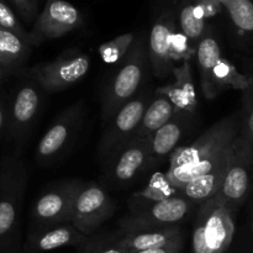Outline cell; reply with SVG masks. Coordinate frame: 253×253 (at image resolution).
Listing matches in <instances>:
<instances>
[{
    "mask_svg": "<svg viewBox=\"0 0 253 253\" xmlns=\"http://www.w3.org/2000/svg\"><path fill=\"white\" fill-rule=\"evenodd\" d=\"M184 247V235H182L178 239L163 245V246L153 247V249L143 250V251H137L132 253H180Z\"/></svg>",
    "mask_w": 253,
    "mask_h": 253,
    "instance_id": "34",
    "label": "cell"
},
{
    "mask_svg": "<svg viewBox=\"0 0 253 253\" xmlns=\"http://www.w3.org/2000/svg\"><path fill=\"white\" fill-rule=\"evenodd\" d=\"M150 138L135 137L105 161L103 182L115 189L127 187L150 168Z\"/></svg>",
    "mask_w": 253,
    "mask_h": 253,
    "instance_id": "9",
    "label": "cell"
},
{
    "mask_svg": "<svg viewBox=\"0 0 253 253\" xmlns=\"http://www.w3.org/2000/svg\"><path fill=\"white\" fill-rule=\"evenodd\" d=\"M6 121H7V105L4 99L0 96V138H1L2 132L6 130Z\"/></svg>",
    "mask_w": 253,
    "mask_h": 253,
    "instance_id": "35",
    "label": "cell"
},
{
    "mask_svg": "<svg viewBox=\"0 0 253 253\" xmlns=\"http://www.w3.org/2000/svg\"><path fill=\"white\" fill-rule=\"evenodd\" d=\"M253 184V146L237 136L227 163L226 174L217 195L236 210L250 195Z\"/></svg>",
    "mask_w": 253,
    "mask_h": 253,
    "instance_id": "8",
    "label": "cell"
},
{
    "mask_svg": "<svg viewBox=\"0 0 253 253\" xmlns=\"http://www.w3.org/2000/svg\"><path fill=\"white\" fill-rule=\"evenodd\" d=\"M241 127L240 113L222 118L188 146H180L169 158L167 175L178 190L192 180L216 172L229 162Z\"/></svg>",
    "mask_w": 253,
    "mask_h": 253,
    "instance_id": "1",
    "label": "cell"
},
{
    "mask_svg": "<svg viewBox=\"0 0 253 253\" xmlns=\"http://www.w3.org/2000/svg\"><path fill=\"white\" fill-rule=\"evenodd\" d=\"M15 10L26 24H35L37 19V7L40 0H9Z\"/></svg>",
    "mask_w": 253,
    "mask_h": 253,
    "instance_id": "31",
    "label": "cell"
},
{
    "mask_svg": "<svg viewBox=\"0 0 253 253\" xmlns=\"http://www.w3.org/2000/svg\"><path fill=\"white\" fill-rule=\"evenodd\" d=\"M88 242V236L82 234L71 222L32 227L27 236L26 251L29 253L49 252L63 247L81 246Z\"/></svg>",
    "mask_w": 253,
    "mask_h": 253,
    "instance_id": "15",
    "label": "cell"
},
{
    "mask_svg": "<svg viewBox=\"0 0 253 253\" xmlns=\"http://www.w3.org/2000/svg\"><path fill=\"white\" fill-rule=\"evenodd\" d=\"M135 39L136 37L133 34H124L119 35V36L114 37L110 41L100 44L98 52L100 54L101 59L108 64L121 62V59L126 56L128 49L132 46Z\"/></svg>",
    "mask_w": 253,
    "mask_h": 253,
    "instance_id": "26",
    "label": "cell"
},
{
    "mask_svg": "<svg viewBox=\"0 0 253 253\" xmlns=\"http://www.w3.org/2000/svg\"><path fill=\"white\" fill-rule=\"evenodd\" d=\"M225 1H226V0H220V2H221V4H224Z\"/></svg>",
    "mask_w": 253,
    "mask_h": 253,
    "instance_id": "38",
    "label": "cell"
},
{
    "mask_svg": "<svg viewBox=\"0 0 253 253\" xmlns=\"http://www.w3.org/2000/svg\"><path fill=\"white\" fill-rule=\"evenodd\" d=\"M214 84L217 94L227 88L240 89L245 91L253 85V78L240 73L239 69L229 59L221 57L215 68Z\"/></svg>",
    "mask_w": 253,
    "mask_h": 253,
    "instance_id": "24",
    "label": "cell"
},
{
    "mask_svg": "<svg viewBox=\"0 0 253 253\" xmlns=\"http://www.w3.org/2000/svg\"><path fill=\"white\" fill-rule=\"evenodd\" d=\"M194 205L193 200L179 193L163 202L130 210L119 222L120 232L135 234L179 226L180 222L190 214Z\"/></svg>",
    "mask_w": 253,
    "mask_h": 253,
    "instance_id": "5",
    "label": "cell"
},
{
    "mask_svg": "<svg viewBox=\"0 0 253 253\" xmlns=\"http://www.w3.org/2000/svg\"><path fill=\"white\" fill-rule=\"evenodd\" d=\"M6 74H7V72L5 71L4 68H1V67H0V82L2 81V78H4V77L6 76Z\"/></svg>",
    "mask_w": 253,
    "mask_h": 253,
    "instance_id": "36",
    "label": "cell"
},
{
    "mask_svg": "<svg viewBox=\"0 0 253 253\" xmlns=\"http://www.w3.org/2000/svg\"><path fill=\"white\" fill-rule=\"evenodd\" d=\"M179 29L195 44L207 34V21L198 19L194 14V5H185L179 14Z\"/></svg>",
    "mask_w": 253,
    "mask_h": 253,
    "instance_id": "27",
    "label": "cell"
},
{
    "mask_svg": "<svg viewBox=\"0 0 253 253\" xmlns=\"http://www.w3.org/2000/svg\"><path fill=\"white\" fill-rule=\"evenodd\" d=\"M199 205L192 234L193 253H225L234 240L235 212L217 194Z\"/></svg>",
    "mask_w": 253,
    "mask_h": 253,
    "instance_id": "3",
    "label": "cell"
},
{
    "mask_svg": "<svg viewBox=\"0 0 253 253\" xmlns=\"http://www.w3.org/2000/svg\"><path fill=\"white\" fill-rule=\"evenodd\" d=\"M175 111L177 110H175L174 105L167 96L155 91V95L152 96L145 114H143L136 137L150 138L156 131L160 130L172 119Z\"/></svg>",
    "mask_w": 253,
    "mask_h": 253,
    "instance_id": "22",
    "label": "cell"
},
{
    "mask_svg": "<svg viewBox=\"0 0 253 253\" xmlns=\"http://www.w3.org/2000/svg\"><path fill=\"white\" fill-rule=\"evenodd\" d=\"M115 202L98 183H83L72 210L71 224L85 236H90L113 216Z\"/></svg>",
    "mask_w": 253,
    "mask_h": 253,
    "instance_id": "11",
    "label": "cell"
},
{
    "mask_svg": "<svg viewBox=\"0 0 253 253\" xmlns=\"http://www.w3.org/2000/svg\"><path fill=\"white\" fill-rule=\"evenodd\" d=\"M232 24L242 32L253 34V2L251 0H226L224 2Z\"/></svg>",
    "mask_w": 253,
    "mask_h": 253,
    "instance_id": "25",
    "label": "cell"
},
{
    "mask_svg": "<svg viewBox=\"0 0 253 253\" xmlns=\"http://www.w3.org/2000/svg\"><path fill=\"white\" fill-rule=\"evenodd\" d=\"M84 118L82 101L74 103L57 115L36 147V161L49 165L58 160L76 138Z\"/></svg>",
    "mask_w": 253,
    "mask_h": 253,
    "instance_id": "12",
    "label": "cell"
},
{
    "mask_svg": "<svg viewBox=\"0 0 253 253\" xmlns=\"http://www.w3.org/2000/svg\"><path fill=\"white\" fill-rule=\"evenodd\" d=\"M222 4L220 0H203L194 5V14L198 19H209L219 14Z\"/></svg>",
    "mask_w": 253,
    "mask_h": 253,
    "instance_id": "33",
    "label": "cell"
},
{
    "mask_svg": "<svg viewBox=\"0 0 253 253\" xmlns=\"http://www.w3.org/2000/svg\"><path fill=\"white\" fill-rule=\"evenodd\" d=\"M197 47L179 27H175L170 40V59L173 63L192 61L197 57Z\"/></svg>",
    "mask_w": 253,
    "mask_h": 253,
    "instance_id": "28",
    "label": "cell"
},
{
    "mask_svg": "<svg viewBox=\"0 0 253 253\" xmlns=\"http://www.w3.org/2000/svg\"><path fill=\"white\" fill-rule=\"evenodd\" d=\"M82 184L76 179L66 180L47 188L40 194L31 209L32 227L71 222L74 200Z\"/></svg>",
    "mask_w": 253,
    "mask_h": 253,
    "instance_id": "13",
    "label": "cell"
},
{
    "mask_svg": "<svg viewBox=\"0 0 253 253\" xmlns=\"http://www.w3.org/2000/svg\"><path fill=\"white\" fill-rule=\"evenodd\" d=\"M182 235L183 231L180 226H174L163 230H156V231L135 232V234L120 232V236L113 237V241L120 249L132 253L153 249V247L163 246V245L180 237Z\"/></svg>",
    "mask_w": 253,
    "mask_h": 253,
    "instance_id": "20",
    "label": "cell"
},
{
    "mask_svg": "<svg viewBox=\"0 0 253 253\" xmlns=\"http://www.w3.org/2000/svg\"><path fill=\"white\" fill-rule=\"evenodd\" d=\"M221 49L216 37L208 32L203 36L197 47V63L200 74V84L204 98L212 100L216 98L217 93L215 90L214 73L220 58H221Z\"/></svg>",
    "mask_w": 253,
    "mask_h": 253,
    "instance_id": "19",
    "label": "cell"
},
{
    "mask_svg": "<svg viewBox=\"0 0 253 253\" xmlns=\"http://www.w3.org/2000/svg\"><path fill=\"white\" fill-rule=\"evenodd\" d=\"M179 193V190L170 183L167 173L157 172L150 178L147 185L142 190L131 195L128 200V207H130V210L141 209L155 203L169 199Z\"/></svg>",
    "mask_w": 253,
    "mask_h": 253,
    "instance_id": "21",
    "label": "cell"
},
{
    "mask_svg": "<svg viewBox=\"0 0 253 253\" xmlns=\"http://www.w3.org/2000/svg\"><path fill=\"white\" fill-rule=\"evenodd\" d=\"M0 26L9 31L14 32L15 35L26 41L30 44L29 41V32L25 30L20 20L17 19L16 14L12 11L11 7L5 2V0H0Z\"/></svg>",
    "mask_w": 253,
    "mask_h": 253,
    "instance_id": "30",
    "label": "cell"
},
{
    "mask_svg": "<svg viewBox=\"0 0 253 253\" xmlns=\"http://www.w3.org/2000/svg\"><path fill=\"white\" fill-rule=\"evenodd\" d=\"M251 230H252V239H253V207H252V214H251Z\"/></svg>",
    "mask_w": 253,
    "mask_h": 253,
    "instance_id": "37",
    "label": "cell"
},
{
    "mask_svg": "<svg viewBox=\"0 0 253 253\" xmlns=\"http://www.w3.org/2000/svg\"><path fill=\"white\" fill-rule=\"evenodd\" d=\"M177 24L172 15L166 14L153 24L148 37V59L153 74L158 79L172 74L174 63L170 59V40Z\"/></svg>",
    "mask_w": 253,
    "mask_h": 253,
    "instance_id": "16",
    "label": "cell"
},
{
    "mask_svg": "<svg viewBox=\"0 0 253 253\" xmlns=\"http://www.w3.org/2000/svg\"><path fill=\"white\" fill-rule=\"evenodd\" d=\"M239 113L241 119L239 136L253 146V85L244 91L242 109Z\"/></svg>",
    "mask_w": 253,
    "mask_h": 253,
    "instance_id": "29",
    "label": "cell"
},
{
    "mask_svg": "<svg viewBox=\"0 0 253 253\" xmlns=\"http://www.w3.org/2000/svg\"><path fill=\"white\" fill-rule=\"evenodd\" d=\"M43 89L32 78L22 83L15 91L11 103L7 106L6 132L16 143L17 150L25 145L29 138L42 108Z\"/></svg>",
    "mask_w": 253,
    "mask_h": 253,
    "instance_id": "10",
    "label": "cell"
},
{
    "mask_svg": "<svg viewBox=\"0 0 253 253\" xmlns=\"http://www.w3.org/2000/svg\"><path fill=\"white\" fill-rule=\"evenodd\" d=\"M91 59L89 54L72 49L51 62L36 64L27 71L44 91L56 93L78 83L88 74Z\"/></svg>",
    "mask_w": 253,
    "mask_h": 253,
    "instance_id": "7",
    "label": "cell"
},
{
    "mask_svg": "<svg viewBox=\"0 0 253 253\" xmlns=\"http://www.w3.org/2000/svg\"><path fill=\"white\" fill-rule=\"evenodd\" d=\"M81 253H130L125 250L116 246L115 242L113 241V237H110L106 241H93L86 242L84 245L83 250Z\"/></svg>",
    "mask_w": 253,
    "mask_h": 253,
    "instance_id": "32",
    "label": "cell"
},
{
    "mask_svg": "<svg viewBox=\"0 0 253 253\" xmlns=\"http://www.w3.org/2000/svg\"><path fill=\"white\" fill-rule=\"evenodd\" d=\"M148 49L142 36L133 41L126 56L121 59L120 68L109 82L103 96L101 116L108 124L119 109L136 96L140 90L141 82L146 71Z\"/></svg>",
    "mask_w": 253,
    "mask_h": 253,
    "instance_id": "4",
    "label": "cell"
},
{
    "mask_svg": "<svg viewBox=\"0 0 253 253\" xmlns=\"http://www.w3.org/2000/svg\"><path fill=\"white\" fill-rule=\"evenodd\" d=\"M27 168L19 153L0 160V250L15 246L27 185Z\"/></svg>",
    "mask_w": 253,
    "mask_h": 253,
    "instance_id": "2",
    "label": "cell"
},
{
    "mask_svg": "<svg viewBox=\"0 0 253 253\" xmlns=\"http://www.w3.org/2000/svg\"><path fill=\"white\" fill-rule=\"evenodd\" d=\"M83 24L81 11L66 0H47L29 32L30 46L37 47L49 40L59 39Z\"/></svg>",
    "mask_w": 253,
    "mask_h": 253,
    "instance_id": "14",
    "label": "cell"
},
{
    "mask_svg": "<svg viewBox=\"0 0 253 253\" xmlns=\"http://www.w3.org/2000/svg\"><path fill=\"white\" fill-rule=\"evenodd\" d=\"M31 48L17 35L0 26V67L7 73L20 68L27 61Z\"/></svg>",
    "mask_w": 253,
    "mask_h": 253,
    "instance_id": "23",
    "label": "cell"
},
{
    "mask_svg": "<svg viewBox=\"0 0 253 253\" xmlns=\"http://www.w3.org/2000/svg\"><path fill=\"white\" fill-rule=\"evenodd\" d=\"M151 99L152 94L150 90L145 89L140 91L131 100L124 104L109 121L99 143V153L104 162L136 137Z\"/></svg>",
    "mask_w": 253,
    "mask_h": 253,
    "instance_id": "6",
    "label": "cell"
},
{
    "mask_svg": "<svg viewBox=\"0 0 253 253\" xmlns=\"http://www.w3.org/2000/svg\"><path fill=\"white\" fill-rule=\"evenodd\" d=\"M193 114L177 110L169 121L156 131L150 137L151 160L150 167L170 158L172 153L178 148V143L187 132L190 125V116Z\"/></svg>",
    "mask_w": 253,
    "mask_h": 253,
    "instance_id": "17",
    "label": "cell"
},
{
    "mask_svg": "<svg viewBox=\"0 0 253 253\" xmlns=\"http://www.w3.org/2000/svg\"><path fill=\"white\" fill-rule=\"evenodd\" d=\"M172 74L174 81L167 85L157 88L156 93L167 96L174 105L175 110L194 114L198 106V99L193 81L192 64L190 62H183L179 66H174Z\"/></svg>",
    "mask_w": 253,
    "mask_h": 253,
    "instance_id": "18",
    "label": "cell"
}]
</instances>
